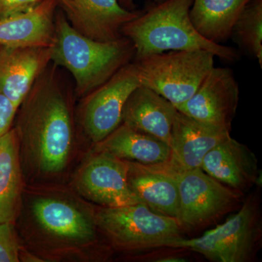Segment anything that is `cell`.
Masks as SVG:
<instances>
[{
	"label": "cell",
	"mask_w": 262,
	"mask_h": 262,
	"mask_svg": "<svg viewBox=\"0 0 262 262\" xmlns=\"http://www.w3.org/2000/svg\"><path fill=\"white\" fill-rule=\"evenodd\" d=\"M68 84L59 67L51 62L17 111L19 141L43 173L61 171L72 150L74 122Z\"/></svg>",
	"instance_id": "cell-1"
},
{
	"label": "cell",
	"mask_w": 262,
	"mask_h": 262,
	"mask_svg": "<svg viewBox=\"0 0 262 262\" xmlns=\"http://www.w3.org/2000/svg\"><path fill=\"white\" fill-rule=\"evenodd\" d=\"M193 0H165L155 3L137 18L125 24L122 35L135 48V60L168 51L203 50L215 57L234 61L238 52L211 42L200 34L189 17Z\"/></svg>",
	"instance_id": "cell-2"
},
{
	"label": "cell",
	"mask_w": 262,
	"mask_h": 262,
	"mask_svg": "<svg viewBox=\"0 0 262 262\" xmlns=\"http://www.w3.org/2000/svg\"><path fill=\"white\" fill-rule=\"evenodd\" d=\"M51 47V62L70 72L79 98L104 83L135 58V48L127 37L122 36L110 42L89 39L71 27L58 8Z\"/></svg>",
	"instance_id": "cell-3"
},
{
	"label": "cell",
	"mask_w": 262,
	"mask_h": 262,
	"mask_svg": "<svg viewBox=\"0 0 262 262\" xmlns=\"http://www.w3.org/2000/svg\"><path fill=\"white\" fill-rule=\"evenodd\" d=\"M260 194L244 200L235 214L201 237L172 241L167 247L185 248L213 262L253 261L261 247L262 220Z\"/></svg>",
	"instance_id": "cell-4"
},
{
	"label": "cell",
	"mask_w": 262,
	"mask_h": 262,
	"mask_svg": "<svg viewBox=\"0 0 262 262\" xmlns=\"http://www.w3.org/2000/svg\"><path fill=\"white\" fill-rule=\"evenodd\" d=\"M95 222L115 247L125 251L144 252L167 247L183 237L177 219L155 213L142 203L103 207Z\"/></svg>",
	"instance_id": "cell-5"
},
{
	"label": "cell",
	"mask_w": 262,
	"mask_h": 262,
	"mask_svg": "<svg viewBox=\"0 0 262 262\" xmlns=\"http://www.w3.org/2000/svg\"><path fill=\"white\" fill-rule=\"evenodd\" d=\"M214 55L203 50L164 52L135 60L141 84L177 108L187 101L214 67Z\"/></svg>",
	"instance_id": "cell-6"
},
{
	"label": "cell",
	"mask_w": 262,
	"mask_h": 262,
	"mask_svg": "<svg viewBox=\"0 0 262 262\" xmlns=\"http://www.w3.org/2000/svg\"><path fill=\"white\" fill-rule=\"evenodd\" d=\"M177 176L179 194L177 220L183 232L204 228L242 205L243 194L212 178L201 168Z\"/></svg>",
	"instance_id": "cell-7"
},
{
	"label": "cell",
	"mask_w": 262,
	"mask_h": 262,
	"mask_svg": "<svg viewBox=\"0 0 262 262\" xmlns=\"http://www.w3.org/2000/svg\"><path fill=\"white\" fill-rule=\"evenodd\" d=\"M141 84L137 65L130 62L81 98L80 123L93 143L98 144L122 123L124 105Z\"/></svg>",
	"instance_id": "cell-8"
},
{
	"label": "cell",
	"mask_w": 262,
	"mask_h": 262,
	"mask_svg": "<svg viewBox=\"0 0 262 262\" xmlns=\"http://www.w3.org/2000/svg\"><path fill=\"white\" fill-rule=\"evenodd\" d=\"M238 101L239 86L233 72L213 67L192 97L177 110L198 121L230 132Z\"/></svg>",
	"instance_id": "cell-9"
},
{
	"label": "cell",
	"mask_w": 262,
	"mask_h": 262,
	"mask_svg": "<svg viewBox=\"0 0 262 262\" xmlns=\"http://www.w3.org/2000/svg\"><path fill=\"white\" fill-rule=\"evenodd\" d=\"M76 184L82 195L103 207L141 203L129 187L127 162L102 150L86 163Z\"/></svg>",
	"instance_id": "cell-10"
},
{
	"label": "cell",
	"mask_w": 262,
	"mask_h": 262,
	"mask_svg": "<svg viewBox=\"0 0 262 262\" xmlns=\"http://www.w3.org/2000/svg\"><path fill=\"white\" fill-rule=\"evenodd\" d=\"M57 1L58 8L72 28L84 37L98 42H110L122 37V27L142 12L124 9L117 0Z\"/></svg>",
	"instance_id": "cell-11"
},
{
	"label": "cell",
	"mask_w": 262,
	"mask_h": 262,
	"mask_svg": "<svg viewBox=\"0 0 262 262\" xmlns=\"http://www.w3.org/2000/svg\"><path fill=\"white\" fill-rule=\"evenodd\" d=\"M230 132L206 125L178 111L172 127L170 157L160 165L173 174L201 168L207 153Z\"/></svg>",
	"instance_id": "cell-12"
},
{
	"label": "cell",
	"mask_w": 262,
	"mask_h": 262,
	"mask_svg": "<svg viewBox=\"0 0 262 262\" xmlns=\"http://www.w3.org/2000/svg\"><path fill=\"white\" fill-rule=\"evenodd\" d=\"M52 47L0 45V94L18 108L51 62Z\"/></svg>",
	"instance_id": "cell-13"
},
{
	"label": "cell",
	"mask_w": 262,
	"mask_h": 262,
	"mask_svg": "<svg viewBox=\"0 0 262 262\" xmlns=\"http://www.w3.org/2000/svg\"><path fill=\"white\" fill-rule=\"evenodd\" d=\"M201 168L212 178L243 195L249 192L259 179L256 155L230 135L207 153Z\"/></svg>",
	"instance_id": "cell-14"
},
{
	"label": "cell",
	"mask_w": 262,
	"mask_h": 262,
	"mask_svg": "<svg viewBox=\"0 0 262 262\" xmlns=\"http://www.w3.org/2000/svg\"><path fill=\"white\" fill-rule=\"evenodd\" d=\"M126 162L129 187L141 203L155 213L177 220L179 194L177 176L160 164Z\"/></svg>",
	"instance_id": "cell-15"
},
{
	"label": "cell",
	"mask_w": 262,
	"mask_h": 262,
	"mask_svg": "<svg viewBox=\"0 0 262 262\" xmlns=\"http://www.w3.org/2000/svg\"><path fill=\"white\" fill-rule=\"evenodd\" d=\"M178 110L155 91L141 84L124 105L122 123L166 143L169 146Z\"/></svg>",
	"instance_id": "cell-16"
},
{
	"label": "cell",
	"mask_w": 262,
	"mask_h": 262,
	"mask_svg": "<svg viewBox=\"0 0 262 262\" xmlns=\"http://www.w3.org/2000/svg\"><path fill=\"white\" fill-rule=\"evenodd\" d=\"M57 0H44L34 9L0 20V45L51 47L55 39Z\"/></svg>",
	"instance_id": "cell-17"
},
{
	"label": "cell",
	"mask_w": 262,
	"mask_h": 262,
	"mask_svg": "<svg viewBox=\"0 0 262 262\" xmlns=\"http://www.w3.org/2000/svg\"><path fill=\"white\" fill-rule=\"evenodd\" d=\"M96 147L120 159L144 165L165 163L170 152L166 143L124 123L96 144Z\"/></svg>",
	"instance_id": "cell-18"
},
{
	"label": "cell",
	"mask_w": 262,
	"mask_h": 262,
	"mask_svg": "<svg viewBox=\"0 0 262 262\" xmlns=\"http://www.w3.org/2000/svg\"><path fill=\"white\" fill-rule=\"evenodd\" d=\"M32 211L41 227L57 237L80 241L95 238L94 222L67 202L41 198L34 201Z\"/></svg>",
	"instance_id": "cell-19"
},
{
	"label": "cell",
	"mask_w": 262,
	"mask_h": 262,
	"mask_svg": "<svg viewBox=\"0 0 262 262\" xmlns=\"http://www.w3.org/2000/svg\"><path fill=\"white\" fill-rule=\"evenodd\" d=\"M251 0H193L189 17L200 34L220 44L232 35V29Z\"/></svg>",
	"instance_id": "cell-20"
},
{
	"label": "cell",
	"mask_w": 262,
	"mask_h": 262,
	"mask_svg": "<svg viewBox=\"0 0 262 262\" xmlns=\"http://www.w3.org/2000/svg\"><path fill=\"white\" fill-rule=\"evenodd\" d=\"M21 176L15 129L0 138V223H13L20 201Z\"/></svg>",
	"instance_id": "cell-21"
},
{
	"label": "cell",
	"mask_w": 262,
	"mask_h": 262,
	"mask_svg": "<svg viewBox=\"0 0 262 262\" xmlns=\"http://www.w3.org/2000/svg\"><path fill=\"white\" fill-rule=\"evenodd\" d=\"M239 47L257 59L262 67V0H251L232 29V35Z\"/></svg>",
	"instance_id": "cell-22"
},
{
	"label": "cell",
	"mask_w": 262,
	"mask_h": 262,
	"mask_svg": "<svg viewBox=\"0 0 262 262\" xmlns=\"http://www.w3.org/2000/svg\"><path fill=\"white\" fill-rule=\"evenodd\" d=\"M141 254L139 259L147 262H186L192 259V251L185 248L161 247L146 251Z\"/></svg>",
	"instance_id": "cell-23"
},
{
	"label": "cell",
	"mask_w": 262,
	"mask_h": 262,
	"mask_svg": "<svg viewBox=\"0 0 262 262\" xmlns=\"http://www.w3.org/2000/svg\"><path fill=\"white\" fill-rule=\"evenodd\" d=\"M19 261V246L12 223H0V262Z\"/></svg>",
	"instance_id": "cell-24"
},
{
	"label": "cell",
	"mask_w": 262,
	"mask_h": 262,
	"mask_svg": "<svg viewBox=\"0 0 262 262\" xmlns=\"http://www.w3.org/2000/svg\"><path fill=\"white\" fill-rule=\"evenodd\" d=\"M44 0H0V20L27 13Z\"/></svg>",
	"instance_id": "cell-25"
},
{
	"label": "cell",
	"mask_w": 262,
	"mask_h": 262,
	"mask_svg": "<svg viewBox=\"0 0 262 262\" xmlns=\"http://www.w3.org/2000/svg\"><path fill=\"white\" fill-rule=\"evenodd\" d=\"M18 108L8 98L0 94V138L11 129Z\"/></svg>",
	"instance_id": "cell-26"
},
{
	"label": "cell",
	"mask_w": 262,
	"mask_h": 262,
	"mask_svg": "<svg viewBox=\"0 0 262 262\" xmlns=\"http://www.w3.org/2000/svg\"><path fill=\"white\" fill-rule=\"evenodd\" d=\"M119 4L124 9L129 10V11H134L136 10V5L134 3V0H117ZM165 0H154L155 3H159Z\"/></svg>",
	"instance_id": "cell-27"
}]
</instances>
